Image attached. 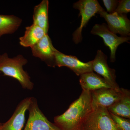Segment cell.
Instances as JSON below:
<instances>
[{
  "mask_svg": "<svg viewBox=\"0 0 130 130\" xmlns=\"http://www.w3.org/2000/svg\"><path fill=\"white\" fill-rule=\"evenodd\" d=\"M124 88H103L91 91V106L94 110L99 107L107 108L118 101L123 94Z\"/></svg>",
  "mask_w": 130,
  "mask_h": 130,
  "instance_id": "cell-7",
  "label": "cell"
},
{
  "mask_svg": "<svg viewBox=\"0 0 130 130\" xmlns=\"http://www.w3.org/2000/svg\"><path fill=\"white\" fill-rule=\"evenodd\" d=\"M92 111L91 92L83 90L64 113L55 117L54 124L60 130H80L85 120Z\"/></svg>",
  "mask_w": 130,
  "mask_h": 130,
  "instance_id": "cell-1",
  "label": "cell"
},
{
  "mask_svg": "<svg viewBox=\"0 0 130 130\" xmlns=\"http://www.w3.org/2000/svg\"><path fill=\"white\" fill-rule=\"evenodd\" d=\"M110 113L124 118H130V92L124 88L121 98L107 108Z\"/></svg>",
  "mask_w": 130,
  "mask_h": 130,
  "instance_id": "cell-15",
  "label": "cell"
},
{
  "mask_svg": "<svg viewBox=\"0 0 130 130\" xmlns=\"http://www.w3.org/2000/svg\"><path fill=\"white\" fill-rule=\"evenodd\" d=\"M91 33L102 38L105 45L110 49V61L112 63L116 60V52L119 46L123 43L127 42L130 40L129 37L118 36L109 30L105 23L95 24L91 31Z\"/></svg>",
  "mask_w": 130,
  "mask_h": 130,
  "instance_id": "cell-6",
  "label": "cell"
},
{
  "mask_svg": "<svg viewBox=\"0 0 130 130\" xmlns=\"http://www.w3.org/2000/svg\"><path fill=\"white\" fill-rule=\"evenodd\" d=\"M22 23V20L18 16L0 14V38L3 35L14 33Z\"/></svg>",
  "mask_w": 130,
  "mask_h": 130,
  "instance_id": "cell-17",
  "label": "cell"
},
{
  "mask_svg": "<svg viewBox=\"0 0 130 130\" xmlns=\"http://www.w3.org/2000/svg\"><path fill=\"white\" fill-rule=\"evenodd\" d=\"M2 124V123H0V126Z\"/></svg>",
  "mask_w": 130,
  "mask_h": 130,
  "instance_id": "cell-21",
  "label": "cell"
},
{
  "mask_svg": "<svg viewBox=\"0 0 130 130\" xmlns=\"http://www.w3.org/2000/svg\"><path fill=\"white\" fill-rule=\"evenodd\" d=\"M31 97L26 98L19 103L11 118L0 126V130H22L25 123L26 112L30 104Z\"/></svg>",
  "mask_w": 130,
  "mask_h": 130,
  "instance_id": "cell-12",
  "label": "cell"
},
{
  "mask_svg": "<svg viewBox=\"0 0 130 130\" xmlns=\"http://www.w3.org/2000/svg\"><path fill=\"white\" fill-rule=\"evenodd\" d=\"M73 7L78 9L81 16V23L79 27L73 34V40L76 44L81 42L83 39V28L92 17L101 11H105L97 0H80L73 4Z\"/></svg>",
  "mask_w": 130,
  "mask_h": 130,
  "instance_id": "cell-3",
  "label": "cell"
},
{
  "mask_svg": "<svg viewBox=\"0 0 130 130\" xmlns=\"http://www.w3.org/2000/svg\"><path fill=\"white\" fill-rule=\"evenodd\" d=\"M55 66L67 67L78 76L85 73L93 72L92 60L86 63L82 62L76 56L67 55L57 50L55 54Z\"/></svg>",
  "mask_w": 130,
  "mask_h": 130,
  "instance_id": "cell-8",
  "label": "cell"
},
{
  "mask_svg": "<svg viewBox=\"0 0 130 130\" xmlns=\"http://www.w3.org/2000/svg\"><path fill=\"white\" fill-rule=\"evenodd\" d=\"M47 34L44 30L32 24L26 27L24 34L20 37V44L24 47L31 48Z\"/></svg>",
  "mask_w": 130,
  "mask_h": 130,
  "instance_id": "cell-14",
  "label": "cell"
},
{
  "mask_svg": "<svg viewBox=\"0 0 130 130\" xmlns=\"http://www.w3.org/2000/svg\"><path fill=\"white\" fill-rule=\"evenodd\" d=\"M118 130H130V119L121 118L110 113Z\"/></svg>",
  "mask_w": 130,
  "mask_h": 130,
  "instance_id": "cell-18",
  "label": "cell"
},
{
  "mask_svg": "<svg viewBox=\"0 0 130 130\" xmlns=\"http://www.w3.org/2000/svg\"><path fill=\"white\" fill-rule=\"evenodd\" d=\"M79 76V84L83 90L91 92L103 88H114L103 78L93 72L85 73Z\"/></svg>",
  "mask_w": 130,
  "mask_h": 130,
  "instance_id": "cell-13",
  "label": "cell"
},
{
  "mask_svg": "<svg viewBox=\"0 0 130 130\" xmlns=\"http://www.w3.org/2000/svg\"><path fill=\"white\" fill-rule=\"evenodd\" d=\"M103 2L106 8L107 12L109 13H108L111 14L115 12L118 5L119 1L117 0H103Z\"/></svg>",
  "mask_w": 130,
  "mask_h": 130,
  "instance_id": "cell-20",
  "label": "cell"
},
{
  "mask_svg": "<svg viewBox=\"0 0 130 130\" xmlns=\"http://www.w3.org/2000/svg\"><path fill=\"white\" fill-rule=\"evenodd\" d=\"M80 130H118L107 109L99 107L89 114Z\"/></svg>",
  "mask_w": 130,
  "mask_h": 130,
  "instance_id": "cell-4",
  "label": "cell"
},
{
  "mask_svg": "<svg viewBox=\"0 0 130 130\" xmlns=\"http://www.w3.org/2000/svg\"><path fill=\"white\" fill-rule=\"evenodd\" d=\"M28 63V60L22 55L10 58L5 53L0 55V72L4 76L16 79L24 89L32 90L34 84L28 72L23 69L24 66Z\"/></svg>",
  "mask_w": 130,
  "mask_h": 130,
  "instance_id": "cell-2",
  "label": "cell"
},
{
  "mask_svg": "<svg viewBox=\"0 0 130 130\" xmlns=\"http://www.w3.org/2000/svg\"><path fill=\"white\" fill-rule=\"evenodd\" d=\"M1 72H0V74H1Z\"/></svg>",
  "mask_w": 130,
  "mask_h": 130,
  "instance_id": "cell-22",
  "label": "cell"
},
{
  "mask_svg": "<svg viewBox=\"0 0 130 130\" xmlns=\"http://www.w3.org/2000/svg\"><path fill=\"white\" fill-rule=\"evenodd\" d=\"M28 110L29 117L24 130H60L49 121L40 109L35 98L31 97Z\"/></svg>",
  "mask_w": 130,
  "mask_h": 130,
  "instance_id": "cell-5",
  "label": "cell"
},
{
  "mask_svg": "<svg viewBox=\"0 0 130 130\" xmlns=\"http://www.w3.org/2000/svg\"><path fill=\"white\" fill-rule=\"evenodd\" d=\"M130 12V0H121L119 3L115 12L120 14H125Z\"/></svg>",
  "mask_w": 130,
  "mask_h": 130,
  "instance_id": "cell-19",
  "label": "cell"
},
{
  "mask_svg": "<svg viewBox=\"0 0 130 130\" xmlns=\"http://www.w3.org/2000/svg\"><path fill=\"white\" fill-rule=\"evenodd\" d=\"M107 58L106 55L101 50H98L95 58L92 60L93 71L103 78L114 88H119L116 81L115 70L108 66Z\"/></svg>",
  "mask_w": 130,
  "mask_h": 130,
  "instance_id": "cell-10",
  "label": "cell"
},
{
  "mask_svg": "<svg viewBox=\"0 0 130 130\" xmlns=\"http://www.w3.org/2000/svg\"><path fill=\"white\" fill-rule=\"evenodd\" d=\"M48 0H43L34 8L33 24L38 26L48 33L49 28Z\"/></svg>",
  "mask_w": 130,
  "mask_h": 130,
  "instance_id": "cell-16",
  "label": "cell"
},
{
  "mask_svg": "<svg viewBox=\"0 0 130 130\" xmlns=\"http://www.w3.org/2000/svg\"><path fill=\"white\" fill-rule=\"evenodd\" d=\"M31 48L32 56L39 58L49 66L54 67L55 54L56 49L48 34Z\"/></svg>",
  "mask_w": 130,
  "mask_h": 130,
  "instance_id": "cell-11",
  "label": "cell"
},
{
  "mask_svg": "<svg viewBox=\"0 0 130 130\" xmlns=\"http://www.w3.org/2000/svg\"><path fill=\"white\" fill-rule=\"evenodd\" d=\"M98 14L104 18L107 23L109 30L114 34H118L122 37H128L130 35V21L125 14L115 12L108 13L105 11Z\"/></svg>",
  "mask_w": 130,
  "mask_h": 130,
  "instance_id": "cell-9",
  "label": "cell"
}]
</instances>
